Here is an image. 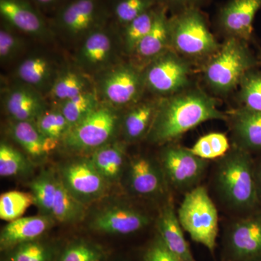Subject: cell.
Returning <instances> with one entry per match:
<instances>
[{
	"instance_id": "6da1fadb",
	"label": "cell",
	"mask_w": 261,
	"mask_h": 261,
	"mask_svg": "<svg viewBox=\"0 0 261 261\" xmlns=\"http://www.w3.org/2000/svg\"><path fill=\"white\" fill-rule=\"evenodd\" d=\"M214 120L227 121L216 99L200 89H187L159 98L147 140L154 144L171 143L199 125Z\"/></svg>"
},
{
	"instance_id": "7a4b0ae2",
	"label": "cell",
	"mask_w": 261,
	"mask_h": 261,
	"mask_svg": "<svg viewBox=\"0 0 261 261\" xmlns=\"http://www.w3.org/2000/svg\"><path fill=\"white\" fill-rule=\"evenodd\" d=\"M215 183L221 200L238 212L250 213L260 208L255 176V163L250 152L233 146L220 159Z\"/></svg>"
},
{
	"instance_id": "3957f363",
	"label": "cell",
	"mask_w": 261,
	"mask_h": 261,
	"mask_svg": "<svg viewBox=\"0 0 261 261\" xmlns=\"http://www.w3.org/2000/svg\"><path fill=\"white\" fill-rule=\"evenodd\" d=\"M258 64L247 42L226 37L206 64L204 78L214 93L224 95L239 87L247 72Z\"/></svg>"
},
{
	"instance_id": "277c9868",
	"label": "cell",
	"mask_w": 261,
	"mask_h": 261,
	"mask_svg": "<svg viewBox=\"0 0 261 261\" xmlns=\"http://www.w3.org/2000/svg\"><path fill=\"white\" fill-rule=\"evenodd\" d=\"M48 20L56 37L76 48L89 34L111 21L106 0H69Z\"/></svg>"
},
{
	"instance_id": "5b68a950",
	"label": "cell",
	"mask_w": 261,
	"mask_h": 261,
	"mask_svg": "<svg viewBox=\"0 0 261 261\" xmlns=\"http://www.w3.org/2000/svg\"><path fill=\"white\" fill-rule=\"evenodd\" d=\"M171 49L185 59L212 56L220 44L200 8H188L169 18Z\"/></svg>"
},
{
	"instance_id": "8992f818",
	"label": "cell",
	"mask_w": 261,
	"mask_h": 261,
	"mask_svg": "<svg viewBox=\"0 0 261 261\" xmlns=\"http://www.w3.org/2000/svg\"><path fill=\"white\" fill-rule=\"evenodd\" d=\"M180 224L191 239L214 252L219 232V214L204 187L186 192L177 211Z\"/></svg>"
},
{
	"instance_id": "52a82bcc",
	"label": "cell",
	"mask_w": 261,
	"mask_h": 261,
	"mask_svg": "<svg viewBox=\"0 0 261 261\" xmlns=\"http://www.w3.org/2000/svg\"><path fill=\"white\" fill-rule=\"evenodd\" d=\"M123 53L120 30L109 22L89 34L76 48L74 65L94 78L118 63Z\"/></svg>"
},
{
	"instance_id": "ba28073f",
	"label": "cell",
	"mask_w": 261,
	"mask_h": 261,
	"mask_svg": "<svg viewBox=\"0 0 261 261\" xmlns=\"http://www.w3.org/2000/svg\"><path fill=\"white\" fill-rule=\"evenodd\" d=\"M93 81L101 102L117 109L139 102L146 90L142 70L130 62L118 63L95 75Z\"/></svg>"
},
{
	"instance_id": "9c48e42d",
	"label": "cell",
	"mask_w": 261,
	"mask_h": 261,
	"mask_svg": "<svg viewBox=\"0 0 261 261\" xmlns=\"http://www.w3.org/2000/svg\"><path fill=\"white\" fill-rule=\"evenodd\" d=\"M121 119L117 108L101 102L88 116L70 128L63 140V144L67 148L77 152L95 150L109 143Z\"/></svg>"
},
{
	"instance_id": "30bf717a",
	"label": "cell",
	"mask_w": 261,
	"mask_h": 261,
	"mask_svg": "<svg viewBox=\"0 0 261 261\" xmlns=\"http://www.w3.org/2000/svg\"><path fill=\"white\" fill-rule=\"evenodd\" d=\"M142 73L146 90L161 98L188 89L191 67L187 59L169 49L146 65Z\"/></svg>"
},
{
	"instance_id": "8fae6325",
	"label": "cell",
	"mask_w": 261,
	"mask_h": 261,
	"mask_svg": "<svg viewBox=\"0 0 261 261\" xmlns=\"http://www.w3.org/2000/svg\"><path fill=\"white\" fill-rule=\"evenodd\" d=\"M207 166V161L182 146L167 145L161 152V167L166 182L178 191L187 192L197 187Z\"/></svg>"
},
{
	"instance_id": "7c38bea8",
	"label": "cell",
	"mask_w": 261,
	"mask_h": 261,
	"mask_svg": "<svg viewBox=\"0 0 261 261\" xmlns=\"http://www.w3.org/2000/svg\"><path fill=\"white\" fill-rule=\"evenodd\" d=\"M2 21L20 34L50 43L56 39L49 20L32 0H0Z\"/></svg>"
},
{
	"instance_id": "4fadbf2b",
	"label": "cell",
	"mask_w": 261,
	"mask_h": 261,
	"mask_svg": "<svg viewBox=\"0 0 261 261\" xmlns=\"http://www.w3.org/2000/svg\"><path fill=\"white\" fill-rule=\"evenodd\" d=\"M59 177L67 190L84 205L101 198L107 191V181L90 159L66 163L62 167Z\"/></svg>"
},
{
	"instance_id": "5bb4252c",
	"label": "cell",
	"mask_w": 261,
	"mask_h": 261,
	"mask_svg": "<svg viewBox=\"0 0 261 261\" xmlns=\"http://www.w3.org/2000/svg\"><path fill=\"white\" fill-rule=\"evenodd\" d=\"M49 51L36 50L22 57L13 72L16 82L30 86L46 96L63 65Z\"/></svg>"
},
{
	"instance_id": "9a60e30c",
	"label": "cell",
	"mask_w": 261,
	"mask_h": 261,
	"mask_svg": "<svg viewBox=\"0 0 261 261\" xmlns=\"http://www.w3.org/2000/svg\"><path fill=\"white\" fill-rule=\"evenodd\" d=\"M227 246L233 258L251 261L261 257V210L247 214L230 226Z\"/></svg>"
},
{
	"instance_id": "2e32d148",
	"label": "cell",
	"mask_w": 261,
	"mask_h": 261,
	"mask_svg": "<svg viewBox=\"0 0 261 261\" xmlns=\"http://www.w3.org/2000/svg\"><path fill=\"white\" fill-rule=\"evenodd\" d=\"M261 9V0H228L217 15L219 28L227 36L249 42L253 34V21Z\"/></svg>"
},
{
	"instance_id": "e0dca14e",
	"label": "cell",
	"mask_w": 261,
	"mask_h": 261,
	"mask_svg": "<svg viewBox=\"0 0 261 261\" xmlns=\"http://www.w3.org/2000/svg\"><path fill=\"white\" fill-rule=\"evenodd\" d=\"M3 106L12 121H34L47 108L46 97L30 86L16 82L4 91Z\"/></svg>"
},
{
	"instance_id": "ac0fdd59",
	"label": "cell",
	"mask_w": 261,
	"mask_h": 261,
	"mask_svg": "<svg viewBox=\"0 0 261 261\" xmlns=\"http://www.w3.org/2000/svg\"><path fill=\"white\" fill-rule=\"evenodd\" d=\"M147 215L127 205H115L99 211L90 227L100 233L127 235L143 229L149 224Z\"/></svg>"
},
{
	"instance_id": "d6986e66",
	"label": "cell",
	"mask_w": 261,
	"mask_h": 261,
	"mask_svg": "<svg viewBox=\"0 0 261 261\" xmlns=\"http://www.w3.org/2000/svg\"><path fill=\"white\" fill-rule=\"evenodd\" d=\"M168 10L159 5L152 28L142 39L130 58L132 64L141 70L151 61L171 49Z\"/></svg>"
},
{
	"instance_id": "ffe728a7",
	"label": "cell",
	"mask_w": 261,
	"mask_h": 261,
	"mask_svg": "<svg viewBox=\"0 0 261 261\" xmlns=\"http://www.w3.org/2000/svg\"><path fill=\"white\" fill-rule=\"evenodd\" d=\"M128 183L136 195L152 197L162 194L167 182L161 165L148 157L138 156L130 161Z\"/></svg>"
},
{
	"instance_id": "44dd1931",
	"label": "cell",
	"mask_w": 261,
	"mask_h": 261,
	"mask_svg": "<svg viewBox=\"0 0 261 261\" xmlns=\"http://www.w3.org/2000/svg\"><path fill=\"white\" fill-rule=\"evenodd\" d=\"M53 221L51 216L41 214L10 221L0 234L1 250H10L20 244L38 240L50 228Z\"/></svg>"
},
{
	"instance_id": "7402d4cb",
	"label": "cell",
	"mask_w": 261,
	"mask_h": 261,
	"mask_svg": "<svg viewBox=\"0 0 261 261\" xmlns=\"http://www.w3.org/2000/svg\"><path fill=\"white\" fill-rule=\"evenodd\" d=\"M159 238L166 247L181 261H195L184 235L177 212L171 201L165 204L160 212L157 222Z\"/></svg>"
},
{
	"instance_id": "603a6c76",
	"label": "cell",
	"mask_w": 261,
	"mask_h": 261,
	"mask_svg": "<svg viewBox=\"0 0 261 261\" xmlns=\"http://www.w3.org/2000/svg\"><path fill=\"white\" fill-rule=\"evenodd\" d=\"M234 146L247 152L261 150V113L240 108L228 115Z\"/></svg>"
},
{
	"instance_id": "cb8c5ba5",
	"label": "cell",
	"mask_w": 261,
	"mask_h": 261,
	"mask_svg": "<svg viewBox=\"0 0 261 261\" xmlns=\"http://www.w3.org/2000/svg\"><path fill=\"white\" fill-rule=\"evenodd\" d=\"M94 88L93 78L76 65H63L46 94L56 106Z\"/></svg>"
},
{
	"instance_id": "d4e9b609",
	"label": "cell",
	"mask_w": 261,
	"mask_h": 261,
	"mask_svg": "<svg viewBox=\"0 0 261 261\" xmlns=\"http://www.w3.org/2000/svg\"><path fill=\"white\" fill-rule=\"evenodd\" d=\"M159 98L141 99L128 108L122 117L121 126L125 140L135 142L147 137L154 121Z\"/></svg>"
},
{
	"instance_id": "484cf974",
	"label": "cell",
	"mask_w": 261,
	"mask_h": 261,
	"mask_svg": "<svg viewBox=\"0 0 261 261\" xmlns=\"http://www.w3.org/2000/svg\"><path fill=\"white\" fill-rule=\"evenodd\" d=\"M10 134L29 156L36 159L45 157L59 145L60 140L44 137L34 121H12Z\"/></svg>"
},
{
	"instance_id": "4316f807",
	"label": "cell",
	"mask_w": 261,
	"mask_h": 261,
	"mask_svg": "<svg viewBox=\"0 0 261 261\" xmlns=\"http://www.w3.org/2000/svg\"><path fill=\"white\" fill-rule=\"evenodd\" d=\"M90 159L108 184L116 182L121 177L124 168V145L120 142H109L95 149Z\"/></svg>"
},
{
	"instance_id": "83f0119b",
	"label": "cell",
	"mask_w": 261,
	"mask_h": 261,
	"mask_svg": "<svg viewBox=\"0 0 261 261\" xmlns=\"http://www.w3.org/2000/svg\"><path fill=\"white\" fill-rule=\"evenodd\" d=\"M84 205L67 190L58 176L51 217L63 224H74L83 219L85 214Z\"/></svg>"
},
{
	"instance_id": "f1b7e54d",
	"label": "cell",
	"mask_w": 261,
	"mask_h": 261,
	"mask_svg": "<svg viewBox=\"0 0 261 261\" xmlns=\"http://www.w3.org/2000/svg\"><path fill=\"white\" fill-rule=\"evenodd\" d=\"M110 18L121 29L134 19L157 6V0H106Z\"/></svg>"
},
{
	"instance_id": "f546056e",
	"label": "cell",
	"mask_w": 261,
	"mask_h": 261,
	"mask_svg": "<svg viewBox=\"0 0 261 261\" xmlns=\"http://www.w3.org/2000/svg\"><path fill=\"white\" fill-rule=\"evenodd\" d=\"M158 6L145 12L119 29L123 53L132 56L136 48L152 28L157 13Z\"/></svg>"
},
{
	"instance_id": "4dcf8cb0",
	"label": "cell",
	"mask_w": 261,
	"mask_h": 261,
	"mask_svg": "<svg viewBox=\"0 0 261 261\" xmlns=\"http://www.w3.org/2000/svg\"><path fill=\"white\" fill-rule=\"evenodd\" d=\"M100 102L94 88L61 103L57 108L63 113L71 128L88 116Z\"/></svg>"
},
{
	"instance_id": "1f68e13d",
	"label": "cell",
	"mask_w": 261,
	"mask_h": 261,
	"mask_svg": "<svg viewBox=\"0 0 261 261\" xmlns=\"http://www.w3.org/2000/svg\"><path fill=\"white\" fill-rule=\"evenodd\" d=\"M57 187L58 177L51 171H44L31 182V193L34 197V205L41 214L51 216Z\"/></svg>"
},
{
	"instance_id": "d6a6232c",
	"label": "cell",
	"mask_w": 261,
	"mask_h": 261,
	"mask_svg": "<svg viewBox=\"0 0 261 261\" xmlns=\"http://www.w3.org/2000/svg\"><path fill=\"white\" fill-rule=\"evenodd\" d=\"M25 35L1 21L0 27V62L3 65H9L23 57L27 49Z\"/></svg>"
},
{
	"instance_id": "836d02e7",
	"label": "cell",
	"mask_w": 261,
	"mask_h": 261,
	"mask_svg": "<svg viewBox=\"0 0 261 261\" xmlns=\"http://www.w3.org/2000/svg\"><path fill=\"white\" fill-rule=\"evenodd\" d=\"M190 149L197 157L210 161L224 157L231 149V145L224 134L212 132L201 137Z\"/></svg>"
},
{
	"instance_id": "e575fe53",
	"label": "cell",
	"mask_w": 261,
	"mask_h": 261,
	"mask_svg": "<svg viewBox=\"0 0 261 261\" xmlns=\"http://www.w3.org/2000/svg\"><path fill=\"white\" fill-rule=\"evenodd\" d=\"M33 204L34 197L31 192H5L0 197V218L9 222L20 219Z\"/></svg>"
},
{
	"instance_id": "d590c367",
	"label": "cell",
	"mask_w": 261,
	"mask_h": 261,
	"mask_svg": "<svg viewBox=\"0 0 261 261\" xmlns=\"http://www.w3.org/2000/svg\"><path fill=\"white\" fill-rule=\"evenodd\" d=\"M240 99L242 107L261 113V71L249 70L243 77L240 86Z\"/></svg>"
},
{
	"instance_id": "8d00e7d4",
	"label": "cell",
	"mask_w": 261,
	"mask_h": 261,
	"mask_svg": "<svg viewBox=\"0 0 261 261\" xmlns=\"http://www.w3.org/2000/svg\"><path fill=\"white\" fill-rule=\"evenodd\" d=\"M38 129L44 137L63 140L70 130L66 118L58 108H47L35 121Z\"/></svg>"
},
{
	"instance_id": "74e56055",
	"label": "cell",
	"mask_w": 261,
	"mask_h": 261,
	"mask_svg": "<svg viewBox=\"0 0 261 261\" xmlns=\"http://www.w3.org/2000/svg\"><path fill=\"white\" fill-rule=\"evenodd\" d=\"M30 164L20 151L5 142L0 144V176L12 177L29 171Z\"/></svg>"
},
{
	"instance_id": "f35d334b",
	"label": "cell",
	"mask_w": 261,
	"mask_h": 261,
	"mask_svg": "<svg viewBox=\"0 0 261 261\" xmlns=\"http://www.w3.org/2000/svg\"><path fill=\"white\" fill-rule=\"evenodd\" d=\"M10 250L8 261H51L53 257V248L38 240L20 244Z\"/></svg>"
},
{
	"instance_id": "ab89813d",
	"label": "cell",
	"mask_w": 261,
	"mask_h": 261,
	"mask_svg": "<svg viewBox=\"0 0 261 261\" xmlns=\"http://www.w3.org/2000/svg\"><path fill=\"white\" fill-rule=\"evenodd\" d=\"M103 257L102 250L97 245L77 241L65 249L60 261H102Z\"/></svg>"
},
{
	"instance_id": "60d3db41",
	"label": "cell",
	"mask_w": 261,
	"mask_h": 261,
	"mask_svg": "<svg viewBox=\"0 0 261 261\" xmlns=\"http://www.w3.org/2000/svg\"><path fill=\"white\" fill-rule=\"evenodd\" d=\"M145 261H181L170 251L159 238L152 243L144 254Z\"/></svg>"
},
{
	"instance_id": "b9f144b4",
	"label": "cell",
	"mask_w": 261,
	"mask_h": 261,
	"mask_svg": "<svg viewBox=\"0 0 261 261\" xmlns=\"http://www.w3.org/2000/svg\"><path fill=\"white\" fill-rule=\"evenodd\" d=\"M208 0H157V3L158 5L164 7L168 10H176V13H178L188 8H200Z\"/></svg>"
},
{
	"instance_id": "7bdbcfd3",
	"label": "cell",
	"mask_w": 261,
	"mask_h": 261,
	"mask_svg": "<svg viewBox=\"0 0 261 261\" xmlns=\"http://www.w3.org/2000/svg\"><path fill=\"white\" fill-rule=\"evenodd\" d=\"M68 1L69 0H32L43 14L50 16Z\"/></svg>"
},
{
	"instance_id": "ee69618b",
	"label": "cell",
	"mask_w": 261,
	"mask_h": 261,
	"mask_svg": "<svg viewBox=\"0 0 261 261\" xmlns=\"http://www.w3.org/2000/svg\"><path fill=\"white\" fill-rule=\"evenodd\" d=\"M255 176H256L257 189L261 202V161L255 163Z\"/></svg>"
},
{
	"instance_id": "f6af8a7d",
	"label": "cell",
	"mask_w": 261,
	"mask_h": 261,
	"mask_svg": "<svg viewBox=\"0 0 261 261\" xmlns=\"http://www.w3.org/2000/svg\"><path fill=\"white\" fill-rule=\"evenodd\" d=\"M258 61H259V64H260L261 65V53H260V56H259Z\"/></svg>"
},
{
	"instance_id": "bcb514c9",
	"label": "cell",
	"mask_w": 261,
	"mask_h": 261,
	"mask_svg": "<svg viewBox=\"0 0 261 261\" xmlns=\"http://www.w3.org/2000/svg\"><path fill=\"white\" fill-rule=\"evenodd\" d=\"M251 261H261V257L260 258L256 259V260H253Z\"/></svg>"
}]
</instances>
